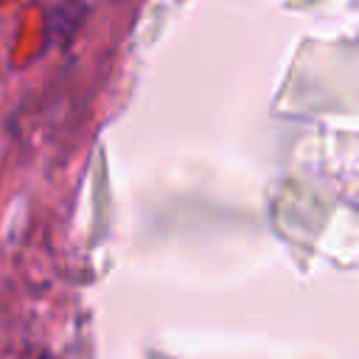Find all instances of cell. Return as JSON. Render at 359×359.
<instances>
[]
</instances>
